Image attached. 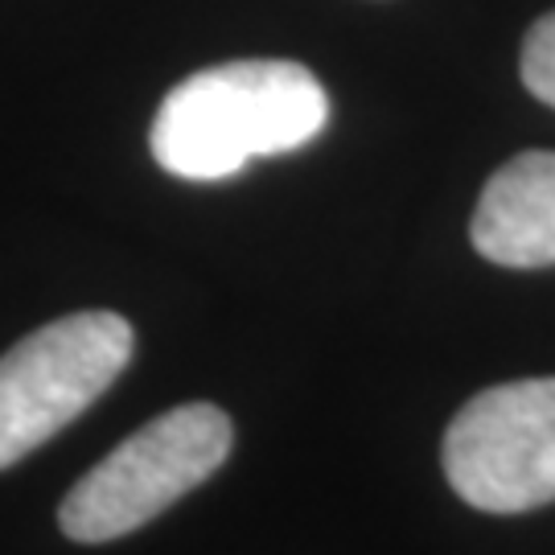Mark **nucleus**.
I'll return each mask as SVG.
<instances>
[{"instance_id": "nucleus-1", "label": "nucleus", "mask_w": 555, "mask_h": 555, "mask_svg": "<svg viewBox=\"0 0 555 555\" xmlns=\"http://www.w3.org/2000/svg\"><path fill=\"white\" fill-rule=\"evenodd\" d=\"M330 124V100L300 62L206 66L173 87L153 119V157L185 181H222L256 157L305 149Z\"/></svg>"}, {"instance_id": "nucleus-2", "label": "nucleus", "mask_w": 555, "mask_h": 555, "mask_svg": "<svg viewBox=\"0 0 555 555\" xmlns=\"http://www.w3.org/2000/svg\"><path fill=\"white\" fill-rule=\"evenodd\" d=\"M235 449V424L215 403H181L116 444L70 486L59 527L75 543L132 535L178 498L215 477Z\"/></svg>"}, {"instance_id": "nucleus-3", "label": "nucleus", "mask_w": 555, "mask_h": 555, "mask_svg": "<svg viewBox=\"0 0 555 555\" xmlns=\"http://www.w3.org/2000/svg\"><path fill=\"white\" fill-rule=\"evenodd\" d=\"M132 325L107 313H70L21 337L0 358V469L59 437L132 362Z\"/></svg>"}, {"instance_id": "nucleus-4", "label": "nucleus", "mask_w": 555, "mask_h": 555, "mask_svg": "<svg viewBox=\"0 0 555 555\" xmlns=\"http://www.w3.org/2000/svg\"><path fill=\"white\" fill-rule=\"evenodd\" d=\"M440 461L474 511L522 515L555 502V378H518L474 396L449 424Z\"/></svg>"}, {"instance_id": "nucleus-5", "label": "nucleus", "mask_w": 555, "mask_h": 555, "mask_svg": "<svg viewBox=\"0 0 555 555\" xmlns=\"http://www.w3.org/2000/svg\"><path fill=\"white\" fill-rule=\"evenodd\" d=\"M474 247L498 268H555V153H518L486 181Z\"/></svg>"}, {"instance_id": "nucleus-6", "label": "nucleus", "mask_w": 555, "mask_h": 555, "mask_svg": "<svg viewBox=\"0 0 555 555\" xmlns=\"http://www.w3.org/2000/svg\"><path fill=\"white\" fill-rule=\"evenodd\" d=\"M522 82L535 100L555 107V13H547L522 41Z\"/></svg>"}]
</instances>
